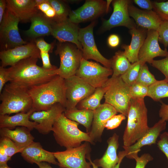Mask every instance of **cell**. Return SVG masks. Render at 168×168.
I'll return each instance as SVG.
<instances>
[{"instance_id":"6da1fadb","label":"cell","mask_w":168,"mask_h":168,"mask_svg":"<svg viewBox=\"0 0 168 168\" xmlns=\"http://www.w3.org/2000/svg\"><path fill=\"white\" fill-rule=\"evenodd\" d=\"M39 58L30 57L23 59L7 68L9 82L26 86L29 89L47 82L58 75L57 67L45 69L37 64Z\"/></svg>"},{"instance_id":"7a4b0ae2","label":"cell","mask_w":168,"mask_h":168,"mask_svg":"<svg viewBox=\"0 0 168 168\" xmlns=\"http://www.w3.org/2000/svg\"><path fill=\"white\" fill-rule=\"evenodd\" d=\"M29 92L36 111L46 110L57 103L65 108V79L58 75L47 82L30 88Z\"/></svg>"},{"instance_id":"3957f363","label":"cell","mask_w":168,"mask_h":168,"mask_svg":"<svg viewBox=\"0 0 168 168\" xmlns=\"http://www.w3.org/2000/svg\"><path fill=\"white\" fill-rule=\"evenodd\" d=\"M147 113L144 98H131L123 136V147L133 145L148 132Z\"/></svg>"},{"instance_id":"277c9868","label":"cell","mask_w":168,"mask_h":168,"mask_svg":"<svg viewBox=\"0 0 168 168\" xmlns=\"http://www.w3.org/2000/svg\"><path fill=\"white\" fill-rule=\"evenodd\" d=\"M0 94V115L27 112L33 108L29 89L26 86L9 82Z\"/></svg>"},{"instance_id":"5b68a950","label":"cell","mask_w":168,"mask_h":168,"mask_svg":"<svg viewBox=\"0 0 168 168\" xmlns=\"http://www.w3.org/2000/svg\"><path fill=\"white\" fill-rule=\"evenodd\" d=\"M78 124L67 118L63 113L53 127V135L57 142L66 149L78 147L84 141L93 143L89 133L80 130L78 128Z\"/></svg>"},{"instance_id":"8992f818","label":"cell","mask_w":168,"mask_h":168,"mask_svg":"<svg viewBox=\"0 0 168 168\" xmlns=\"http://www.w3.org/2000/svg\"><path fill=\"white\" fill-rule=\"evenodd\" d=\"M107 83L109 87L104 96L105 103L111 105L117 112L127 117L131 98L130 86L120 76L111 77L109 78Z\"/></svg>"},{"instance_id":"52a82bcc","label":"cell","mask_w":168,"mask_h":168,"mask_svg":"<svg viewBox=\"0 0 168 168\" xmlns=\"http://www.w3.org/2000/svg\"><path fill=\"white\" fill-rule=\"evenodd\" d=\"M57 46L55 54L60 59L58 75L64 79L75 75L83 58L82 51L68 42H59Z\"/></svg>"},{"instance_id":"ba28073f","label":"cell","mask_w":168,"mask_h":168,"mask_svg":"<svg viewBox=\"0 0 168 168\" xmlns=\"http://www.w3.org/2000/svg\"><path fill=\"white\" fill-rule=\"evenodd\" d=\"M19 19L6 9L0 26V41L2 50L26 44L27 42L21 38L19 31Z\"/></svg>"},{"instance_id":"9c48e42d","label":"cell","mask_w":168,"mask_h":168,"mask_svg":"<svg viewBox=\"0 0 168 168\" xmlns=\"http://www.w3.org/2000/svg\"><path fill=\"white\" fill-rule=\"evenodd\" d=\"M113 73L111 68L82 58L75 75L96 88L105 86L109 77L112 75Z\"/></svg>"},{"instance_id":"30bf717a","label":"cell","mask_w":168,"mask_h":168,"mask_svg":"<svg viewBox=\"0 0 168 168\" xmlns=\"http://www.w3.org/2000/svg\"><path fill=\"white\" fill-rule=\"evenodd\" d=\"M65 108L76 107L81 100L93 94L96 88L76 75L65 79Z\"/></svg>"},{"instance_id":"8fae6325","label":"cell","mask_w":168,"mask_h":168,"mask_svg":"<svg viewBox=\"0 0 168 168\" xmlns=\"http://www.w3.org/2000/svg\"><path fill=\"white\" fill-rule=\"evenodd\" d=\"M95 24L96 21H94L87 26L79 29L78 40L82 47L83 58L86 60H94L106 67L111 68V59H108L104 57L99 52L96 45L93 34Z\"/></svg>"},{"instance_id":"7c38bea8","label":"cell","mask_w":168,"mask_h":168,"mask_svg":"<svg viewBox=\"0 0 168 168\" xmlns=\"http://www.w3.org/2000/svg\"><path fill=\"white\" fill-rule=\"evenodd\" d=\"M88 151V144L85 142L77 147L53 152L60 168H92L91 163L86 160Z\"/></svg>"},{"instance_id":"4fadbf2b","label":"cell","mask_w":168,"mask_h":168,"mask_svg":"<svg viewBox=\"0 0 168 168\" xmlns=\"http://www.w3.org/2000/svg\"><path fill=\"white\" fill-rule=\"evenodd\" d=\"M132 2L129 0H113V12L108 20L103 21L102 29L106 30L115 27L123 26L130 30L136 27L137 25L130 18L128 12V6Z\"/></svg>"},{"instance_id":"5bb4252c","label":"cell","mask_w":168,"mask_h":168,"mask_svg":"<svg viewBox=\"0 0 168 168\" xmlns=\"http://www.w3.org/2000/svg\"><path fill=\"white\" fill-rule=\"evenodd\" d=\"M107 13L106 1L102 0H86L77 9L70 11L68 19L72 22L80 23L94 20Z\"/></svg>"},{"instance_id":"9a60e30c","label":"cell","mask_w":168,"mask_h":168,"mask_svg":"<svg viewBox=\"0 0 168 168\" xmlns=\"http://www.w3.org/2000/svg\"><path fill=\"white\" fill-rule=\"evenodd\" d=\"M66 110L61 104L56 103L46 110L34 112L30 119L37 123L35 128L39 133L47 134L52 131L54 123Z\"/></svg>"},{"instance_id":"2e32d148","label":"cell","mask_w":168,"mask_h":168,"mask_svg":"<svg viewBox=\"0 0 168 168\" xmlns=\"http://www.w3.org/2000/svg\"><path fill=\"white\" fill-rule=\"evenodd\" d=\"M30 57L41 58L40 51L33 42L1 51V66L4 68L8 66H12L23 59Z\"/></svg>"},{"instance_id":"e0dca14e","label":"cell","mask_w":168,"mask_h":168,"mask_svg":"<svg viewBox=\"0 0 168 168\" xmlns=\"http://www.w3.org/2000/svg\"><path fill=\"white\" fill-rule=\"evenodd\" d=\"M166 125V121L160 119L153 126L149 128L148 132L135 143L128 147L123 146L124 150L120 152L118 154L131 159L133 156L138 154L142 147L155 144L161 132L165 129Z\"/></svg>"},{"instance_id":"ac0fdd59","label":"cell","mask_w":168,"mask_h":168,"mask_svg":"<svg viewBox=\"0 0 168 168\" xmlns=\"http://www.w3.org/2000/svg\"><path fill=\"white\" fill-rule=\"evenodd\" d=\"M158 31L147 30V36L138 53L139 60L146 63H152L153 58L157 57H166L168 51L162 49L158 43Z\"/></svg>"},{"instance_id":"d6986e66","label":"cell","mask_w":168,"mask_h":168,"mask_svg":"<svg viewBox=\"0 0 168 168\" xmlns=\"http://www.w3.org/2000/svg\"><path fill=\"white\" fill-rule=\"evenodd\" d=\"M111 105L104 103L94 111L93 121L89 136L93 142L101 141V137L107 121L117 113Z\"/></svg>"},{"instance_id":"ffe728a7","label":"cell","mask_w":168,"mask_h":168,"mask_svg":"<svg viewBox=\"0 0 168 168\" xmlns=\"http://www.w3.org/2000/svg\"><path fill=\"white\" fill-rule=\"evenodd\" d=\"M79 29L78 24L72 22L68 18L61 22L54 21L51 35L59 42L72 43L82 51V46L78 40Z\"/></svg>"},{"instance_id":"44dd1931","label":"cell","mask_w":168,"mask_h":168,"mask_svg":"<svg viewBox=\"0 0 168 168\" xmlns=\"http://www.w3.org/2000/svg\"><path fill=\"white\" fill-rule=\"evenodd\" d=\"M128 10L130 16L138 26L147 30L158 31L162 21L154 11L142 10L132 4L129 6Z\"/></svg>"},{"instance_id":"7402d4cb","label":"cell","mask_w":168,"mask_h":168,"mask_svg":"<svg viewBox=\"0 0 168 168\" xmlns=\"http://www.w3.org/2000/svg\"><path fill=\"white\" fill-rule=\"evenodd\" d=\"M23 159L28 162L37 165L42 162L58 165L54 152L44 149L39 142L33 141L21 153Z\"/></svg>"},{"instance_id":"603a6c76","label":"cell","mask_w":168,"mask_h":168,"mask_svg":"<svg viewBox=\"0 0 168 168\" xmlns=\"http://www.w3.org/2000/svg\"><path fill=\"white\" fill-rule=\"evenodd\" d=\"M6 8L20 20L26 23L39 12L34 0H7Z\"/></svg>"},{"instance_id":"cb8c5ba5","label":"cell","mask_w":168,"mask_h":168,"mask_svg":"<svg viewBox=\"0 0 168 168\" xmlns=\"http://www.w3.org/2000/svg\"><path fill=\"white\" fill-rule=\"evenodd\" d=\"M147 29L138 26L129 30L132 36L130 43L121 46L125 56L132 63L139 61L138 53L147 36Z\"/></svg>"},{"instance_id":"d4e9b609","label":"cell","mask_w":168,"mask_h":168,"mask_svg":"<svg viewBox=\"0 0 168 168\" xmlns=\"http://www.w3.org/2000/svg\"><path fill=\"white\" fill-rule=\"evenodd\" d=\"M30 28L25 31L29 37L35 39L39 37L51 35L54 21L46 17L40 12L31 19Z\"/></svg>"},{"instance_id":"484cf974","label":"cell","mask_w":168,"mask_h":168,"mask_svg":"<svg viewBox=\"0 0 168 168\" xmlns=\"http://www.w3.org/2000/svg\"><path fill=\"white\" fill-rule=\"evenodd\" d=\"M35 111L33 108L27 112H20L12 116L0 115V128H11L23 126L31 130L35 128L38 124L30 119V116Z\"/></svg>"},{"instance_id":"4316f807","label":"cell","mask_w":168,"mask_h":168,"mask_svg":"<svg viewBox=\"0 0 168 168\" xmlns=\"http://www.w3.org/2000/svg\"><path fill=\"white\" fill-rule=\"evenodd\" d=\"M119 136L114 133L107 140L108 146L102 157L94 162L98 167L102 168H113L120 161L117 151L119 146Z\"/></svg>"},{"instance_id":"83f0119b","label":"cell","mask_w":168,"mask_h":168,"mask_svg":"<svg viewBox=\"0 0 168 168\" xmlns=\"http://www.w3.org/2000/svg\"><path fill=\"white\" fill-rule=\"evenodd\" d=\"M31 130L23 126L17 127L12 130L7 128H1V137H7L11 140L19 147L24 149L34 139L30 133Z\"/></svg>"},{"instance_id":"f1b7e54d","label":"cell","mask_w":168,"mask_h":168,"mask_svg":"<svg viewBox=\"0 0 168 168\" xmlns=\"http://www.w3.org/2000/svg\"><path fill=\"white\" fill-rule=\"evenodd\" d=\"M64 114L68 119L84 126L87 133L90 132L93 119L94 111L86 109H78L75 107L66 110Z\"/></svg>"},{"instance_id":"f546056e","label":"cell","mask_w":168,"mask_h":168,"mask_svg":"<svg viewBox=\"0 0 168 168\" xmlns=\"http://www.w3.org/2000/svg\"><path fill=\"white\" fill-rule=\"evenodd\" d=\"M109 87L107 82L105 86L96 88L93 94L80 101L76 107L78 109H86L94 111L101 104V100Z\"/></svg>"},{"instance_id":"4dcf8cb0","label":"cell","mask_w":168,"mask_h":168,"mask_svg":"<svg viewBox=\"0 0 168 168\" xmlns=\"http://www.w3.org/2000/svg\"><path fill=\"white\" fill-rule=\"evenodd\" d=\"M111 59L112 77L123 75L128 70L132 64L125 56L124 52L120 50L116 52Z\"/></svg>"},{"instance_id":"1f68e13d","label":"cell","mask_w":168,"mask_h":168,"mask_svg":"<svg viewBox=\"0 0 168 168\" xmlns=\"http://www.w3.org/2000/svg\"><path fill=\"white\" fill-rule=\"evenodd\" d=\"M147 96L156 101H160L164 98L168 97V82L164 80H157L148 87Z\"/></svg>"},{"instance_id":"d6a6232c","label":"cell","mask_w":168,"mask_h":168,"mask_svg":"<svg viewBox=\"0 0 168 168\" xmlns=\"http://www.w3.org/2000/svg\"><path fill=\"white\" fill-rule=\"evenodd\" d=\"M48 2L55 12L56 16L53 20L59 22L67 19L70 11L64 1L57 0H48Z\"/></svg>"},{"instance_id":"836d02e7","label":"cell","mask_w":168,"mask_h":168,"mask_svg":"<svg viewBox=\"0 0 168 168\" xmlns=\"http://www.w3.org/2000/svg\"><path fill=\"white\" fill-rule=\"evenodd\" d=\"M145 63L139 60L132 63L128 70L120 77L130 86L137 82L141 67Z\"/></svg>"},{"instance_id":"e575fe53","label":"cell","mask_w":168,"mask_h":168,"mask_svg":"<svg viewBox=\"0 0 168 168\" xmlns=\"http://www.w3.org/2000/svg\"><path fill=\"white\" fill-rule=\"evenodd\" d=\"M0 148L4 151L7 155L11 157L17 153H21L24 149L18 146L10 139L4 137H1L0 138Z\"/></svg>"},{"instance_id":"d590c367","label":"cell","mask_w":168,"mask_h":168,"mask_svg":"<svg viewBox=\"0 0 168 168\" xmlns=\"http://www.w3.org/2000/svg\"><path fill=\"white\" fill-rule=\"evenodd\" d=\"M157 81L154 76L150 72L147 64L146 63L144 64L141 67L136 82L148 87Z\"/></svg>"},{"instance_id":"8d00e7d4","label":"cell","mask_w":168,"mask_h":168,"mask_svg":"<svg viewBox=\"0 0 168 168\" xmlns=\"http://www.w3.org/2000/svg\"><path fill=\"white\" fill-rule=\"evenodd\" d=\"M130 90L131 98H144L147 96L148 87L136 82L130 86Z\"/></svg>"},{"instance_id":"74e56055","label":"cell","mask_w":168,"mask_h":168,"mask_svg":"<svg viewBox=\"0 0 168 168\" xmlns=\"http://www.w3.org/2000/svg\"><path fill=\"white\" fill-rule=\"evenodd\" d=\"M162 21H168V1L153 2V8Z\"/></svg>"},{"instance_id":"f35d334b","label":"cell","mask_w":168,"mask_h":168,"mask_svg":"<svg viewBox=\"0 0 168 168\" xmlns=\"http://www.w3.org/2000/svg\"><path fill=\"white\" fill-rule=\"evenodd\" d=\"M152 66L161 72L165 76L164 80L168 82V52L165 57L159 60H153Z\"/></svg>"},{"instance_id":"ab89813d","label":"cell","mask_w":168,"mask_h":168,"mask_svg":"<svg viewBox=\"0 0 168 168\" xmlns=\"http://www.w3.org/2000/svg\"><path fill=\"white\" fill-rule=\"evenodd\" d=\"M158 32V41L166 49L168 46V21H162Z\"/></svg>"},{"instance_id":"60d3db41","label":"cell","mask_w":168,"mask_h":168,"mask_svg":"<svg viewBox=\"0 0 168 168\" xmlns=\"http://www.w3.org/2000/svg\"><path fill=\"white\" fill-rule=\"evenodd\" d=\"M125 119L126 116L123 114L114 115L107 121L105 128L109 130L115 129L118 127Z\"/></svg>"},{"instance_id":"b9f144b4","label":"cell","mask_w":168,"mask_h":168,"mask_svg":"<svg viewBox=\"0 0 168 168\" xmlns=\"http://www.w3.org/2000/svg\"><path fill=\"white\" fill-rule=\"evenodd\" d=\"M132 159H134L136 161L135 168H145L147 164L153 160V158L149 154L145 153L140 157L138 154L134 155Z\"/></svg>"},{"instance_id":"7bdbcfd3","label":"cell","mask_w":168,"mask_h":168,"mask_svg":"<svg viewBox=\"0 0 168 168\" xmlns=\"http://www.w3.org/2000/svg\"><path fill=\"white\" fill-rule=\"evenodd\" d=\"M160 137V139L157 143L158 147L165 155L168 161V132H164Z\"/></svg>"},{"instance_id":"ee69618b","label":"cell","mask_w":168,"mask_h":168,"mask_svg":"<svg viewBox=\"0 0 168 168\" xmlns=\"http://www.w3.org/2000/svg\"><path fill=\"white\" fill-rule=\"evenodd\" d=\"M35 42L40 51L51 52L54 46V43L49 44L46 42L42 38L35 40Z\"/></svg>"},{"instance_id":"f6af8a7d","label":"cell","mask_w":168,"mask_h":168,"mask_svg":"<svg viewBox=\"0 0 168 168\" xmlns=\"http://www.w3.org/2000/svg\"><path fill=\"white\" fill-rule=\"evenodd\" d=\"M10 81L9 72L7 68L0 66V93L7 82Z\"/></svg>"},{"instance_id":"bcb514c9","label":"cell","mask_w":168,"mask_h":168,"mask_svg":"<svg viewBox=\"0 0 168 168\" xmlns=\"http://www.w3.org/2000/svg\"><path fill=\"white\" fill-rule=\"evenodd\" d=\"M40 56L42 62L43 68L47 69H50L56 67L51 64L49 52L40 51Z\"/></svg>"},{"instance_id":"7dc6e473","label":"cell","mask_w":168,"mask_h":168,"mask_svg":"<svg viewBox=\"0 0 168 168\" xmlns=\"http://www.w3.org/2000/svg\"><path fill=\"white\" fill-rule=\"evenodd\" d=\"M133 2L139 7L146 10H152L153 2L150 0H134Z\"/></svg>"},{"instance_id":"c3c4849f","label":"cell","mask_w":168,"mask_h":168,"mask_svg":"<svg viewBox=\"0 0 168 168\" xmlns=\"http://www.w3.org/2000/svg\"><path fill=\"white\" fill-rule=\"evenodd\" d=\"M161 105L159 110V114L161 119L166 121H168V105L161 102Z\"/></svg>"},{"instance_id":"681fc988","label":"cell","mask_w":168,"mask_h":168,"mask_svg":"<svg viewBox=\"0 0 168 168\" xmlns=\"http://www.w3.org/2000/svg\"><path fill=\"white\" fill-rule=\"evenodd\" d=\"M107 42L109 45L112 48L117 47L120 43L119 37L115 34H112L108 38Z\"/></svg>"},{"instance_id":"f907efd6","label":"cell","mask_w":168,"mask_h":168,"mask_svg":"<svg viewBox=\"0 0 168 168\" xmlns=\"http://www.w3.org/2000/svg\"><path fill=\"white\" fill-rule=\"evenodd\" d=\"M6 0H0V23L2 22L6 9Z\"/></svg>"},{"instance_id":"816d5d0a","label":"cell","mask_w":168,"mask_h":168,"mask_svg":"<svg viewBox=\"0 0 168 168\" xmlns=\"http://www.w3.org/2000/svg\"><path fill=\"white\" fill-rule=\"evenodd\" d=\"M11 157L7 155L4 151L0 148V164L6 163L11 160Z\"/></svg>"},{"instance_id":"f5cc1de1","label":"cell","mask_w":168,"mask_h":168,"mask_svg":"<svg viewBox=\"0 0 168 168\" xmlns=\"http://www.w3.org/2000/svg\"><path fill=\"white\" fill-rule=\"evenodd\" d=\"M37 7L39 10L44 13L49 10L51 6L48 0L47 2L39 5Z\"/></svg>"},{"instance_id":"db71d44e","label":"cell","mask_w":168,"mask_h":168,"mask_svg":"<svg viewBox=\"0 0 168 168\" xmlns=\"http://www.w3.org/2000/svg\"><path fill=\"white\" fill-rule=\"evenodd\" d=\"M43 14L46 17L52 20L56 16L55 12L52 7Z\"/></svg>"},{"instance_id":"11a10c76","label":"cell","mask_w":168,"mask_h":168,"mask_svg":"<svg viewBox=\"0 0 168 168\" xmlns=\"http://www.w3.org/2000/svg\"><path fill=\"white\" fill-rule=\"evenodd\" d=\"M39 168H53L49 163L42 162L37 164Z\"/></svg>"},{"instance_id":"9f6ffc18","label":"cell","mask_w":168,"mask_h":168,"mask_svg":"<svg viewBox=\"0 0 168 168\" xmlns=\"http://www.w3.org/2000/svg\"><path fill=\"white\" fill-rule=\"evenodd\" d=\"M87 159L89 160V162L91 163V166H92V168H98V166L96 165L94 162H93L91 160V158L90 156H87Z\"/></svg>"},{"instance_id":"6f0895ef","label":"cell","mask_w":168,"mask_h":168,"mask_svg":"<svg viewBox=\"0 0 168 168\" xmlns=\"http://www.w3.org/2000/svg\"><path fill=\"white\" fill-rule=\"evenodd\" d=\"M48 0H35V1L36 4L37 6L40 4L44 2H47Z\"/></svg>"},{"instance_id":"680465c9","label":"cell","mask_w":168,"mask_h":168,"mask_svg":"<svg viewBox=\"0 0 168 168\" xmlns=\"http://www.w3.org/2000/svg\"><path fill=\"white\" fill-rule=\"evenodd\" d=\"M113 0H107L106 1V12H108L109 10L110 5V3L112 2Z\"/></svg>"},{"instance_id":"91938a15","label":"cell","mask_w":168,"mask_h":168,"mask_svg":"<svg viewBox=\"0 0 168 168\" xmlns=\"http://www.w3.org/2000/svg\"><path fill=\"white\" fill-rule=\"evenodd\" d=\"M119 158H120V160L119 162L117 164L113 167V168H119L120 165V164L121 163L122 160L123 159V158L119 156Z\"/></svg>"},{"instance_id":"94428289","label":"cell","mask_w":168,"mask_h":168,"mask_svg":"<svg viewBox=\"0 0 168 168\" xmlns=\"http://www.w3.org/2000/svg\"><path fill=\"white\" fill-rule=\"evenodd\" d=\"M0 168H11L7 165V163L0 164Z\"/></svg>"}]
</instances>
